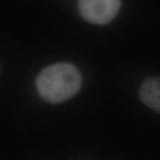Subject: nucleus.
<instances>
[{
	"instance_id": "1",
	"label": "nucleus",
	"mask_w": 160,
	"mask_h": 160,
	"mask_svg": "<svg viewBox=\"0 0 160 160\" xmlns=\"http://www.w3.org/2000/svg\"><path fill=\"white\" fill-rule=\"evenodd\" d=\"M82 78L79 70L68 62L54 63L41 70L36 87L39 95L50 103H61L79 91Z\"/></svg>"
},
{
	"instance_id": "2",
	"label": "nucleus",
	"mask_w": 160,
	"mask_h": 160,
	"mask_svg": "<svg viewBox=\"0 0 160 160\" xmlns=\"http://www.w3.org/2000/svg\"><path fill=\"white\" fill-rule=\"evenodd\" d=\"M121 0H78L80 15L89 22L105 25L118 15Z\"/></svg>"
},
{
	"instance_id": "3",
	"label": "nucleus",
	"mask_w": 160,
	"mask_h": 160,
	"mask_svg": "<svg viewBox=\"0 0 160 160\" xmlns=\"http://www.w3.org/2000/svg\"><path fill=\"white\" fill-rule=\"evenodd\" d=\"M139 96L144 104L160 113V77H150L144 80Z\"/></svg>"
}]
</instances>
